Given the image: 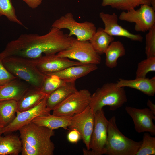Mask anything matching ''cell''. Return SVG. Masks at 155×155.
I'll use <instances>...</instances> for the list:
<instances>
[{
  "label": "cell",
  "mask_w": 155,
  "mask_h": 155,
  "mask_svg": "<svg viewBox=\"0 0 155 155\" xmlns=\"http://www.w3.org/2000/svg\"><path fill=\"white\" fill-rule=\"evenodd\" d=\"M75 39L61 30L51 27L49 32L42 35L24 34L9 42L0 53L2 59L11 56L34 59L44 55L56 54L68 47Z\"/></svg>",
  "instance_id": "6da1fadb"
},
{
  "label": "cell",
  "mask_w": 155,
  "mask_h": 155,
  "mask_svg": "<svg viewBox=\"0 0 155 155\" xmlns=\"http://www.w3.org/2000/svg\"><path fill=\"white\" fill-rule=\"evenodd\" d=\"M18 131L22 145V155H53L55 145L51 138L53 130L32 121Z\"/></svg>",
  "instance_id": "7a4b0ae2"
},
{
  "label": "cell",
  "mask_w": 155,
  "mask_h": 155,
  "mask_svg": "<svg viewBox=\"0 0 155 155\" xmlns=\"http://www.w3.org/2000/svg\"><path fill=\"white\" fill-rule=\"evenodd\" d=\"M127 101L124 87H117L116 83L108 82L91 95L89 106L94 113L105 106H108L109 109L113 111L122 107Z\"/></svg>",
  "instance_id": "3957f363"
},
{
  "label": "cell",
  "mask_w": 155,
  "mask_h": 155,
  "mask_svg": "<svg viewBox=\"0 0 155 155\" xmlns=\"http://www.w3.org/2000/svg\"><path fill=\"white\" fill-rule=\"evenodd\" d=\"M2 61L5 68L17 78L40 89L46 74L39 71L31 60L11 56L3 59Z\"/></svg>",
  "instance_id": "277c9868"
},
{
  "label": "cell",
  "mask_w": 155,
  "mask_h": 155,
  "mask_svg": "<svg viewBox=\"0 0 155 155\" xmlns=\"http://www.w3.org/2000/svg\"><path fill=\"white\" fill-rule=\"evenodd\" d=\"M108 136L105 154L136 155L142 143L124 135L119 129L115 116L108 120Z\"/></svg>",
  "instance_id": "5b68a950"
},
{
  "label": "cell",
  "mask_w": 155,
  "mask_h": 155,
  "mask_svg": "<svg viewBox=\"0 0 155 155\" xmlns=\"http://www.w3.org/2000/svg\"><path fill=\"white\" fill-rule=\"evenodd\" d=\"M56 54L60 57L77 60L84 64L97 65L101 62L100 55L89 40L80 41L75 38L69 47Z\"/></svg>",
  "instance_id": "8992f818"
},
{
  "label": "cell",
  "mask_w": 155,
  "mask_h": 155,
  "mask_svg": "<svg viewBox=\"0 0 155 155\" xmlns=\"http://www.w3.org/2000/svg\"><path fill=\"white\" fill-rule=\"evenodd\" d=\"M52 27L60 30L67 29L69 31V36L75 35L76 39L80 41L89 40L97 30L95 24L92 22H77L71 13H67L56 20Z\"/></svg>",
  "instance_id": "52a82bcc"
},
{
  "label": "cell",
  "mask_w": 155,
  "mask_h": 155,
  "mask_svg": "<svg viewBox=\"0 0 155 155\" xmlns=\"http://www.w3.org/2000/svg\"><path fill=\"white\" fill-rule=\"evenodd\" d=\"M91 94L88 90H78L69 96L52 110V114L72 117L85 110L90 102Z\"/></svg>",
  "instance_id": "ba28073f"
},
{
  "label": "cell",
  "mask_w": 155,
  "mask_h": 155,
  "mask_svg": "<svg viewBox=\"0 0 155 155\" xmlns=\"http://www.w3.org/2000/svg\"><path fill=\"white\" fill-rule=\"evenodd\" d=\"M119 18L121 20L134 23L136 31L145 32L155 24V9L149 5H142L137 9H133L123 11Z\"/></svg>",
  "instance_id": "9c48e42d"
},
{
  "label": "cell",
  "mask_w": 155,
  "mask_h": 155,
  "mask_svg": "<svg viewBox=\"0 0 155 155\" xmlns=\"http://www.w3.org/2000/svg\"><path fill=\"white\" fill-rule=\"evenodd\" d=\"M108 121L103 109L94 113V127L90 138L89 147L95 155L105 154Z\"/></svg>",
  "instance_id": "30bf717a"
},
{
  "label": "cell",
  "mask_w": 155,
  "mask_h": 155,
  "mask_svg": "<svg viewBox=\"0 0 155 155\" xmlns=\"http://www.w3.org/2000/svg\"><path fill=\"white\" fill-rule=\"evenodd\" d=\"M48 95L35 107L27 110L17 111L14 119L8 125L4 127L3 133L18 130L23 126L31 122L36 117L50 114V111L46 107V102Z\"/></svg>",
  "instance_id": "8fae6325"
},
{
  "label": "cell",
  "mask_w": 155,
  "mask_h": 155,
  "mask_svg": "<svg viewBox=\"0 0 155 155\" xmlns=\"http://www.w3.org/2000/svg\"><path fill=\"white\" fill-rule=\"evenodd\" d=\"M94 113L88 106L81 113L71 117L68 128L69 130L75 129L79 132L81 139L88 150H90V142L94 128Z\"/></svg>",
  "instance_id": "7c38bea8"
},
{
  "label": "cell",
  "mask_w": 155,
  "mask_h": 155,
  "mask_svg": "<svg viewBox=\"0 0 155 155\" xmlns=\"http://www.w3.org/2000/svg\"><path fill=\"white\" fill-rule=\"evenodd\" d=\"M30 60L39 71L46 75L58 72L72 66L83 64L67 57L58 56L56 54L44 55Z\"/></svg>",
  "instance_id": "4fadbf2b"
},
{
  "label": "cell",
  "mask_w": 155,
  "mask_h": 155,
  "mask_svg": "<svg viewBox=\"0 0 155 155\" xmlns=\"http://www.w3.org/2000/svg\"><path fill=\"white\" fill-rule=\"evenodd\" d=\"M125 110L132 118L137 132H147L151 135H155V125L153 121L155 120V115L149 108L138 109L127 106Z\"/></svg>",
  "instance_id": "5bb4252c"
},
{
  "label": "cell",
  "mask_w": 155,
  "mask_h": 155,
  "mask_svg": "<svg viewBox=\"0 0 155 155\" xmlns=\"http://www.w3.org/2000/svg\"><path fill=\"white\" fill-rule=\"evenodd\" d=\"M99 16L104 24V31L109 35L124 37L135 41H143L141 35L131 33L118 24V17L115 13L109 14L100 12Z\"/></svg>",
  "instance_id": "9a60e30c"
},
{
  "label": "cell",
  "mask_w": 155,
  "mask_h": 155,
  "mask_svg": "<svg viewBox=\"0 0 155 155\" xmlns=\"http://www.w3.org/2000/svg\"><path fill=\"white\" fill-rule=\"evenodd\" d=\"M116 85L119 87H128L137 89L149 96H153L155 94V76L150 78H137L133 80L120 78Z\"/></svg>",
  "instance_id": "2e32d148"
},
{
  "label": "cell",
  "mask_w": 155,
  "mask_h": 155,
  "mask_svg": "<svg viewBox=\"0 0 155 155\" xmlns=\"http://www.w3.org/2000/svg\"><path fill=\"white\" fill-rule=\"evenodd\" d=\"M28 87L16 78L0 86V101L14 100L18 101Z\"/></svg>",
  "instance_id": "e0dca14e"
},
{
  "label": "cell",
  "mask_w": 155,
  "mask_h": 155,
  "mask_svg": "<svg viewBox=\"0 0 155 155\" xmlns=\"http://www.w3.org/2000/svg\"><path fill=\"white\" fill-rule=\"evenodd\" d=\"M97 69L96 65L83 64L70 66L50 74L56 75L66 82H75L77 79L87 75Z\"/></svg>",
  "instance_id": "ac0fdd59"
},
{
  "label": "cell",
  "mask_w": 155,
  "mask_h": 155,
  "mask_svg": "<svg viewBox=\"0 0 155 155\" xmlns=\"http://www.w3.org/2000/svg\"><path fill=\"white\" fill-rule=\"evenodd\" d=\"M75 82L66 83L48 95L46 102L47 108L52 110L71 94L78 91Z\"/></svg>",
  "instance_id": "d6986e66"
},
{
  "label": "cell",
  "mask_w": 155,
  "mask_h": 155,
  "mask_svg": "<svg viewBox=\"0 0 155 155\" xmlns=\"http://www.w3.org/2000/svg\"><path fill=\"white\" fill-rule=\"evenodd\" d=\"M71 117L49 115L36 117L32 122L36 124L54 130L60 128L68 130Z\"/></svg>",
  "instance_id": "ffe728a7"
},
{
  "label": "cell",
  "mask_w": 155,
  "mask_h": 155,
  "mask_svg": "<svg viewBox=\"0 0 155 155\" xmlns=\"http://www.w3.org/2000/svg\"><path fill=\"white\" fill-rule=\"evenodd\" d=\"M46 95L39 88L32 87L29 88L17 101V111L21 112L33 108L38 104Z\"/></svg>",
  "instance_id": "44dd1931"
},
{
  "label": "cell",
  "mask_w": 155,
  "mask_h": 155,
  "mask_svg": "<svg viewBox=\"0 0 155 155\" xmlns=\"http://www.w3.org/2000/svg\"><path fill=\"white\" fill-rule=\"evenodd\" d=\"M143 5L151 6L155 9V0H102L101 4L103 7L109 6L123 11H129Z\"/></svg>",
  "instance_id": "7402d4cb"
},
{
  "label": "cell",
  "mask_w": 155,
  "mask_h": 155,
  "mask_svg": "<svg viewBox=\"0 0 155 155\" xmlns=\"http://www.w3.org/2000/svg\"><path fill=\"white\" fill-rule=\"evenodd\" d=\"M20 139L16 135L2 137L0 135V155H18L21 153Z\"/></svg>",
  "instance_id": "603a6c76"
},
{
  "label": "cell",
  "mask_w": 155,
  "mask_h": 155,
  "mask_svg": "<svg viewBox=\"0 0 155 155\" xmlns=\"http://www.w3.org/2000/svg\"><path fill=\"white\" fill-rule=\"evenodd\" d=\"M125 49L123 44L119 41L112 42L105 51V64L107 67L113 69L117 65L118 58L125 54Z\"/></svg>",
  "instance_id": "cb8c5ba5"
},
{
  "label": "cell",
  "mask_w": 155,
  "mask_h": 155,
  "mask_svg": "<svg viewBox=\"0 0 155 155\" xmlns=\"http://www.w3.org/2000/svg\"><path fill=\"white\" fill-rule=\"evenodd\" d=\"M114 40L113 36L108 34L102 28L99 27L89 41L95 50L100 55L104 53L110 44Z\"/></svg>",
  "instance_id": "d4e9b609"
},
{
  "label": "cell",
  "mask_w": 155,
  "mask_h": 155,
  "mask_svg": "<svg viewBox=\"0 0 155 155\" xmlns=\"http://www.w3.org/2000/svg\"><path fill=\"white\" fill-rule=\"evenodd\" d=\"M17 108L15 100L0 101V123L5 127L10 123L16 116Z\"/></svg>",
  "instance_id": "484cf974"
},
{
  "label": "cell",
  "mask_w": 155,
  "mask_h": 155,
  "mask_svg": "<svg viewBox=\"0 0 155 155\" xmlns=\"http://www.w3.org/2000/svg\"><path fill=\"white\" fill-rule=\"evenodd\" d=\"M66 82L56 75H46L40 89L41 92L45 94L49 95L63 85Z\"/></svg>",
  "instance_id": "4316f807"
},
{
  "label": "cell",
  "mask_w": 155,
  "mask_h": 155,
  "mask_svg": "<svg viewBox=\"0 0 155 155\" xmlns=\"http://www.w3.org/2000/svg\"><path fill=\"white\" fill-rule=\"evenodd\" d=\"M4 16L10 21L24 26L18 18L11 0H0V17Z\"/></svg>",
  "instance_id": "83f0119b"
},
{
  "label": "cell",
  "mask_w": 155,
  "mask_h": 155,
  "mask_svg": "<svg viewBox=\"0 0 155 155\" xmlns=\"http://www.w3.org/2000/svg\"><path fill=\"white\" fill-rule=\"evenodd\" d=\"M155 155V137L149 133L145 132L142 140L136 155Z\"/></svg>",
  "instance_id": "f1b7e54d"
},
{
  "label": "cell",
  "mask_w": 155,
  "mask_h": 155,
  "mask_svg": "<svg viewBox=\"0 0 155 155\" xmlns=\"http://www.w3.org/2000/svg\"><path fill=\"white\" fill-rule=\"evenodd\" d=\"M155 71V57L147 58L137 65L136 78H145L148 73Z\"/></svg>",
  "instance_id": "f546056e"
},
{
  "label": "cell",
  "mask_w": 155,
  "mask_h": 155,
  "mask_svg": "<svg viewBox=\"0 0 155 155\" xmlns=\"http://www.w3.org/2000/svg\"><path fill=\"white\" fill-rule=\"evenodd\" d=\"M148 31L145 36V53L147 58L155 57V24Z\"/></svg>",
  "instance_id": "4dcf8cb0"
},
{
  "label": "cell",
  "mask_w": 155,
  "mask_h": 155,
  "mask_svg": "<svg viewBox=\"0 0 155 155\" xmlns=\"http://www.w3.org/2000/svg\"><path fill=\"white\" fill-rule=\"evenodd\" d=\"M16 78L5 68L0 58V86Z\"/></svg>",
  "instance_id": "1f68e13d"
},
{
  "label": "cell",
  "mask_w": 155,
  "mask_h": 155,
  "mask_svg": "<svg viewBox=\"0 0 155 155\" xmlns=\"http://www.w3.org/2000/svg\"><path fill=\"white\" fill-rule=\"evenodd\" d=\"M67 135L68 141L72 143H76L81 139V137L79 132L75 129L70 130Z\"/></svg>",
  "instance_id": "d6a6232c"
},
{
  "label": "cell",
  "mask_w": 155,
  "mask_h": 155,
  "mask_svg": "<svg viewBox=\"0 0 155 155\" xmlns=\"http://www.w3.org/2000/svg\"><path fill=\"white\" fill-rule=\"evenodd\" d=\"M30 8L35 9L40 5L43 0H22Z\"/></svg>",
  "instance_id": "836d02e7"
},
{
  "label": "cell",
  "mask_w": 155,
  "mask_h": 155,
  "mask_svg": "<svg viewBox=\"0 0 155 155\" xmlns=\"http://www.w3.org/2000/svg\"><path fill=\"white\" fill-rule=\"evenodd\" d=\"M147 105L148 108L155 115V104L150 100H148L147 102Z\"/></svg>",
  "instance_id": "e575fe53"
},
{
  "label": "cell",
  "mask_w": 155,
  "mask_h": 155,
  "mask_svg": "<svg viewBox=\"0 0 155 155\" xmlns=\"http://www.w3.org/2000/svg\"><path fill=\"white\" fill-rule=\"evenodd\" d=\"M84 155H95L93 151L90 150H88L85 148L83 149Z\"/></svg>",
  "instance_id": "d590c367"
},
{
  "label": "cell",
  "mask_w": 155,
  "mask_h": 155,
  "mask_svg": "<svg viewBox=\"0 0 155 155\" xmlns=\"http://www.w3.org/2000/svg\"><path fill=\"white\" fill-rule=\"evenodd\" d=\"M4 127L0 123V135L3 133V129Z\"/></svg>",
  "instance_id": "8d00e7d4"
}]
</instances>
